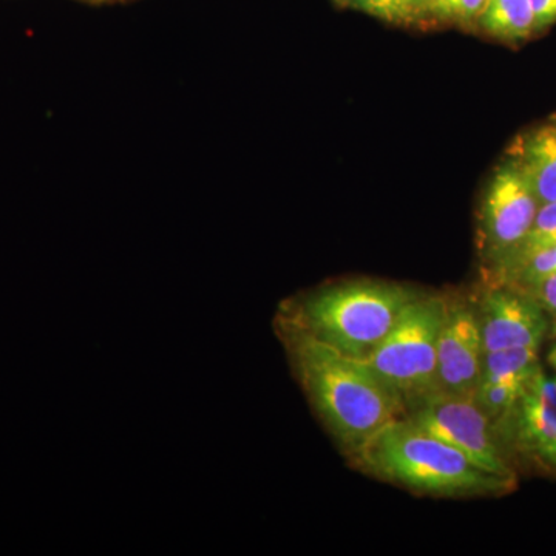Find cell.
Instances as JSON below:
<instances>
[{"label":"cell","mask_w":556,"mask_h":556,"mask_svg":"<svg viewBox=\"0 0 556 556\" xmlns=\"http://www.w3.org/2000/svg\"><path fill=\"white\" fill-rule=\"evenodd\" d=\"M508 437L541 466L556 471V376L544 372L529 387Z\"/></svg>","instance_id":"obj_9"},{"label":"cell","mask_w":556,"mask_h":556,"mask_svg":"<svg viewBox=\"0 0 556 556\" xmlns=\"http://www.w3.org/2000/svg\"><path fill=\"white\" fill-rule=\"evenodd\" d=\"M445 309L442 299L412 300L390 334L364 358L405 412L437 391L438 339Z\"/></svg>","instance_id":"obj_4"},{"label":"cell","mask_w":556,"mask_h":556,"mask_svg":"<svg viewBox=\"0 0 556 556\" xmlns=\"http://www.w3.org/2000/svg\"><path fill=\"white\" fill-rule=\"evenodd\" d=\"M541 372L543 368L540 364V348H510V350L484 354L481 382L518 380V382L532 383Z\"/></svg>","instance_id":"obj_13"},{"label":"cell","mask_w":556,"mask_h":556,"mask_svg":"<svg viewBox=\"0 0 556 556\" xmlns=\"http://www.w3.org/2000/svg\"><path fill=\"white\" fill-rule=\"evenodd\" d=\"M415 292L397 285L354 281L306 300L299 327L348 357L364 361L390 334Z\"/></svg>","instance_id":"obj_3"},{"label":"cell","mask_w":556,"mask_h":556,"mask_svg":"<svg viewBox=\"0 0 556 556\" xmlns=\"http://www.w3.org/2000/svg\"><path fill=\"white\" fill-rule=\"evenodd\" d=\"M405 415L413 426L456 448L486 473L515 479L514 470L497 444L495 428L473 396L434 391Z\"/></svg>","instance_id":"obj_5"},{"label":"cell","mask_w":556,"mask_h":556,"mask_svg":"<svg viewBox=\"0 0 556 556\" xmlns=\"http://www.w3.org/2000/svg\"><path fill=\"white\" fill-rule=\"evenodd\" d=\"M434 0H407L409 9L415 14L417 22L428 20V11L433 5Z\"/></svg>","instance_id":"obj_19"},{"label":"cell","mask_w":556,"mask_h":556,"mask_svg":"<svg viewBox=\"0 0 556 556\" xmlns=\"http://www.w3.org/2000/svg\"><path fill=\"white\" fill-rule=\"evenodd\" d=\"M514 288V287H511ZM522 292L529 294L541 306L551 320L556 324V274L538 278L535 281L519 287Z\"/></svg>","instance_id":"obj_17"},{"label":"cell","mask_w":556,"mask_h":556,"mask_svg":"<svg viewBox=\"0 0 556 556\" xmlns=\"http://www.w3.org/2000/svg\"><path fill=\"white\" fill-rule=\"evenodd\" d=\"M121 2V0H101V3Z\"/></svg>","instance_id":"obj_21"},{"label":"cell","mask_w":556,"mask_h":556,"mask_svg":"<svg viewBox=\"0 0 556 556\" xmlns=\"http://www.w3.org/2000/svg\"><path fill=\"white\" fill-rule=\"evenodd\" d=\"M486 3L489 0H434L428 11V20L475 28Z\"/></svg>","instance_id":"obj_14"},{"label":"cell","mask_w":556,"mask_h":556,"mask_svg":"<svg viewBox=\"0 0 556 556\" xmlns=\"http://www.w3.org/2000/svg\"><path fill=\"white\" fill-rule=\"evenodd\" d=\"M507 156L518 164L540 206L556 201V116L522 134Z\"/></svg>","instance_id":"obj_10"},{"label":"cell","mask_w":556,"mask_h":556,"mask_svg":"<svg viewBox=\"0 0 556 556\" xmlns=\"http://www.w3.org/2000/svg\"><path fill=\"white\" fill-rule=\"evenodd\" d=\"M485 353L510 348L541 346L551 329L546 311L511 287H490L477 311Z\"/></svg>","instance_id":"obj_7"},{"label":"cell","mask_w":556,"mask_h":556,"mask_svg":"<svg viewBox=\"0 0 556 556\" xmlns=\"http://www.w3.org/2000/svg\"><path fill=\"white\" fill-rule=\"evenodd\" d=\"M354 456L375 477L430 495H496L515 485V479L486 473L405 417L383 427Z\"/></svg>","instance_id":"obj_2"},{"label":"cell","mask_w":556,"mask_h":556,"mask_svg":"<svg viewBox=\"0 0 556 556\" xmlns=\"http://www.w3.org/2000/svg\"><path fill=\"white\" fill-rule=\"evenodd\" d=\"M292 356L300 382L331 433L348 452H361L404 405L368 368L303 329L292 334Z\"/></svg>","instance_id":"obj_1"},{"label":"cell","mask_w":556,"mask_h":556,"mask_svg":"<svg viewBox=\"0 0 556 556\" xmlns=\"http://www.w3.org/2000/svg\"><path fill=\"white\" fill-rule=\"evenodd\" d=\"M532 383L518 382V380H493V382H481L475 391V402L489 417L496 434L508 437L519 404Z\"/></svg>","instance_id":"obj_12"},{"label":"cell","mask_w":556,"mask_h":556,"mask_svg":"<svg viewBox=\"0 0 556 556\" xmlns=\"http://www.w3.org/2000/svg\"><path fill=\"white\" fill-rule=\"evenodd\" d=\"M478 28L490 38L507 43L522 42L538 31L529 0H489Z\"/></svg>","instance_id":"obj_11"},{"label":"cell","mask_w":556,"mask_h":556,"mask_svg":"<svg viewBox=\"0 0 556 556\" xmlns=\"http://www.w3.org/2000/svg\"><path fill=\"white\" fill-rule=\"evenodd\" d=\"M551 274H556V244L536 252L535 255H532L515 270L514 276L508 278L506 285H500V287H525L530 281L551 276Z\"/></svg>","instance_id":"obj_16"},{"label":"cell","mask_w":556,"mask_h":556,"mask_svg":"<svg viewBox=\"0 0 556 556\" xmlns=\"http://www.w3.org/2000/svg\"><path fill=\"white\" fill-rule=\"evenodd\" d=\"M547 364H548V367H551L552 369H555V371H556V343L554 346L551 348V350H548Z\"/></svg>","instance_id":"obj_20"},{"label":"cell","mask_w":556,"mask_h":556,"mask_svg":"<svg viewBox=\"0 0 556 556\" xmlns=\"http://www.w3.org/2000/svg\"><path fill=\"white\" fill-rule=\"evenodd\" d=\"M538 208L535 193L518 164L507 156L486 182L479 212V251L490 266L526 239Z\"/></svg>","instance_id":"obj_6"},{"label":"cell","mask_w":556,"mask_h":556,"mask_svg":"<svg viewBox=\"0 0 556 556\" xmlns=\"http://www.w3.org/2000/svg\"><path fill=\"white\" fill-rule=\"evenodd\" d=\"M482 346L477 311L448 305L438 339L437 391L453 396H473L481 386Z\"/></svg>","instance_id":"obj_8"},{"label":"cell","mask_w":556,"mask_h":556,"mask_svg":"<svg viewBox=\"0 0 556 556\" xmlns=\"http://www.w3.org/2000/svg\"><path fill=\"white\" fill-rule=\"evenodd\" d=\"M83 2H87V3H101V0H83Z\"/></svg>","instance_id":"obj_22"},{"label":"cell","mask_w":556,"mask_h":556,"mask_svg":"<svg viewBox=\"0 0 556 556\" xmlns=\"http://www.w3.org/2000/svg\"><path fill=\"white\" fill-rule=\"evenodd\" d=\"M535 13L538 31L551 27L556 22V0H529Z\"/></svg>","instance_id":"obj_18"},{"label":"cell","mask_w":556,"mask_h":556,"mask_svg":"<svg viewBox=\"0 0 556 556\" xmlns=\"http://www.w3.org/2000/svg\"><path fill=\"white\" fill-rule=\"evenodd\" d=\"M334 2L340 3V5H345V0H334Z\"/></svg>","instance_id":"obj_23"},{"label":"cell","mask_w":556,"mask_h":556,"mask_svg":"<svg viewBox=\"0 0 556 556\" xmlns=\"http://www.w3.org/2000/svg\"><path fill=\"white\" fill-rule=\"evenodd\" d=\"M345 7L390 24L409 25L417 22L407 0H345Z\"/></svg>","instance_id":"obj_15"}]
</instances>
